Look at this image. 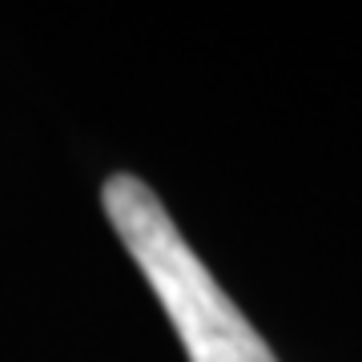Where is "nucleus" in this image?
<instances>
[{
  "mask_svg": "<svg viewBox=\"0 0 362 362\" xmlns=\"http://www.w3.org/2000/svg\"><path fill=\"white\" fill-rule=\"evenodd\" d=\"M101 202L121 246L129 250L165 318L173 322L189 362H278L266 338L214 282L206 262L181 238L169 209L145 181L113 173L105 181Z\"/></svg>",
  "mask_w": 362,
  "mask_h": 362,
  "instance_id": "1",
  "label": "nucleus"
}]
</instances>
